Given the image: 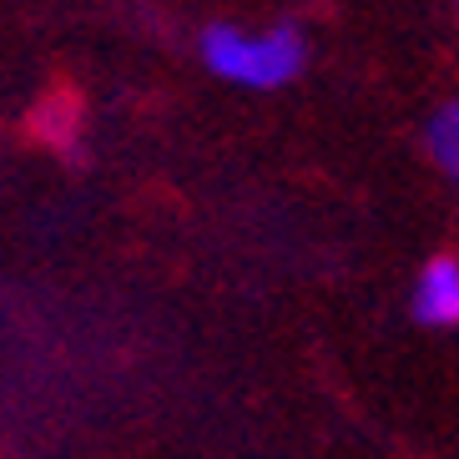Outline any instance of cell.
<instances>
[{
    "label": "cell",
    "mask_w": 459,
    "mask_h": 459,
    "mask_svg": "<svg viewBox=\"0 0 459 459\" xmlns=\"http://www.w3.org/2000/svg\"><path fill=\"white\" fill-rule=\"evenodd\" d=\"M424 152H429V162L445 177L459 172V107L455 101H445L429 117V126H424Z\"/></svg>",
    "instance_id": "3957f363"
},
{
    "label": "cell",
    "mask_w": 459,
    "mask_h": 459,
    "mask_svg": "<svg viewBox=\"0 0 459 459\" xmlns=\"http://www.w3.org/2000/svg\"><path fill=\"white\" fill-rule=\"evenodd\" d=\"M414 318L429 328H449L459 318V263L455 257H429L414 283Z\"/></svg>",
    "instance_id": "7a4b0ae2"
},
{
    "label": "cell",
    "mask_w": 459,
    "mask_h": 459,
    "mask_svg": "<svg viewBox=\"0 0 459 459\" xmlns=\"http://www.w3.org/2000/svg\"><path fill=\"white\" fill-rule=\"evenodd\" d=\"M203 61L212 76L247 91H273L288 86L308 61V41L298 26L273 30H238V26H207L203 30Z\"/></svg>",
    "instance_id": "6da1fadb"
}]
</instances>
